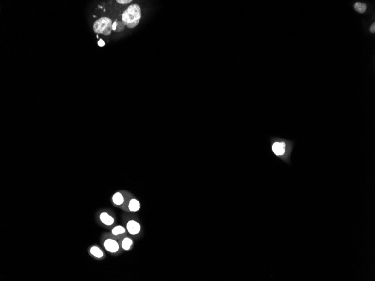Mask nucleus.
Masks as SVG:
<instances>
[{"label":"nucleus","mask_w":375,"mask_h":281,"mask_svg":"<svg viewBox=\"0 0 375 281\" xmlns=\"http://www.w3.org/2000/svg\"><path fill=\"white\" fill-rule=\"evenodd\" d=\"M142 17L141 8L138 4H133L124 11L122 15V22L128 28H134L138 25Z\"/></svg>","instance_id":"nucleus-1"},{"label":"nucleus","mask_w":375,"mask_h":281,"mask_svg":"<svg viewBox=\"0 0 375 281\" xmlns=\"http://www.w3.org/2000/svg\"><path fill=\"white\" fill-rule=\"evenodd\" d=\"M272 151L276 156L289 163L292 149L290 146H287V141L281 140L272 141Z\"/></svg>","instance_id":"nucleus-2"},{"label":"nucleus","mask_w":375,"mask_h":281,"mask_svg":"<svg viewBox=\"0 0 375 281\" xmlns=\"http://www.w3.org/2000/svg\"><path fill=\"white\" fill-rule=\"evenodd\" d=\"M112 20L108 17H102L93 24V31L97 34L109 36L112 31Z\"/></svg>","instance_id":"nucleus-3"},{"label":"nucleus","mask_w":375,"mask_h":281,"mask_svg":"<svg viewBox=\"0 0 375 281\" xmlns=\"http://www.w3.org/2000/svg\"><path fill=\"white\" fill-rule=\"evenodd\" d=\"M104 246L107 251L111 253H116L120 249L119 243L115 240L107 239L104 242Z\"/></svg>","instance_id":"nucleus-4"},{"label":"nucleus","mask_w":375,"mask_h":281,"mask_svg":"<svg viewBox=\"0 0 375 281\" xmlns=\"http://www.w3.org/2000/svg\"><path fill=\"white\" fill-rule=\"evenodd\" d=\"M140 224L134 220H130L127 223V231L132 235L138 234L140 231Z\"/></svg>","instance_id":"nucleus-5"},{"label":"nucleus","mask_w":375,"mask_h":281,"mask_svg":"<svg viewBox=\"0 0 375 281\" xmlns=\"http://www.w3.org/2000/svg\"><path fill=\"white\" fill-rule=\"evenodd\" d=\"M99 219L102 223L107 226H110L112 225L115 221L114 218L110 216L107 212L101 213L99 216Z\"/></svg>","instance_id":"nucleus-6"},{"label":"nucleus","mask_w":375,"mask_h":281,"mask_svg":"<svg viewBox=\"0 0 375 281\" xmlns=\"http://www.w3.org/2000/svg\"><path fill=\"white\" fill-rule=\"evenodd\" d=\"M129 209L130 212H137L140 209V203L139 201L135 199H132L129 203Z\"/></svg>","instance_id":"nucleus-7"},{"label":"nucleus","mask_w":375,"mask_h":281,"mask_svg":"<svg viewBox=\"0 0 375 281\" xmlns=\"http://www.w3.org/2000/svg\"><path fill=\"white\" fill-rule=\"evenodd\" d=\"M90 252L91 254L97 258H102L104 256V252L101 250L99 247L97 246H93L90 249Z\"/></svg>","instance_id":"nucleus-8"},{"label":"nucleus","mask_w":375,"mask_h":281,"mask_svg":"<svg viewBox=\"0 0 375 281\" xmlns=\"http://www.w3.org/2000/svg\"><path fill=\"white\" fill-rule=\"evenodd\" d=\"M125 25L122 21H117L116 20L112 24V30L117 33L122 32L125 29Z\"/></svg>","instance_id":"nucleus-9"},{"label":"nucleus","mask_w":375,"mask_h":281,"mask_svg":"<svg viewBox=\"0 0 375 281\" xmlns=\"http://www.w3.org/2000/svg\"><path fill=\"white\" fill-rule=\"evenodd\" d=\"M112 201L115 205L120 206L124 203V198L121 193L117 192L113 195Z\"/></svg>","instance_id":"nucleus-10"},{"label":"nucleus","mask_w":375,"mask_h":281,"mask_svg":"<svg viewBox=\"0 0 375 281\" xmlns=\"http://www.w3.org/2000/svg\"><path fill=\"white\" fill-rule=\"evenodd\" d=\"M133 244V240H132L129 237H125L124 238L122 243V248L124 250L128 251L131 248L132 245Z\"/></svg>","instance_id":"nucleus-11"},{"label":"nucleus","mask_w":375,"mask_h":281,"mask_svg":"<svg viewBox=\"0 0 375 281\" xmlns=\"http://www.w3.org/2000/svg\"><path fill=\"white\" fill-rule=\"evenodd\" d=\"M354 8L357 12L360 13H363L367 10V6L365 3L357 2V3H355V4L354 5Z\"/></svg>","instance_id":"nucleus-12"},{"label":"nucleus","mask_w":375,"mask_h":281,"mask_svg":"<svg viewBox=\"0 0 375 281\" xmlns=\"http://www.w3.org/2000/svg\"><path fill=\"white\" fill-rule=\"evenodd\" d=\"M126 232V229L124 227L120 225L117 226L113 228V229H112V234L114 236H119L120 234H123L125 233Z\"/></svg>","instance_id":"nucleus-13"},{"label":"nucleus","mask_w":375,"mask_h":281,"mask_svg":"<svg viewBox=\"0 0 375 281\" xmlns=\"http://www.w3.org/2000/svg\"><path fill=\"white\" fill-rule=\"evenodd\" d=\"M132 1H133L132 0H116L117 3H119L120 4H122V5L129 3Z\"/></svg>","instance_id":"nucleus-14"},{"label":"nucleus","mask_w":375,"mask_h":281,"mask_svg":"<svg viewBox=\"0 0 375 281\" xmlns=\"http://www.w3.org/2000/svg\"><path fill=\"white\" fill-rule=\"evenodd\" d=\"M370 31H371V32H372V33H375V23H373L372 24V25H371V27H370Z\"/></svg>","instance_id":"nucleus-15"},{"label":"nucleus","mask_w":375,"mask_h":281,"mask_svg":"<svg viewBox=\"0 0 375 281\" xmlns=\"http://www.w3.org/2000/svg\"><path fill=\"white\" fill-rule=\"evenodd\" d=\"M98 44H99V46L100 47H103V46H105V42H104V40H102V39H99V42H98Z\"/></svg>","instance_id":"nucleus-16"}]
</instances>
